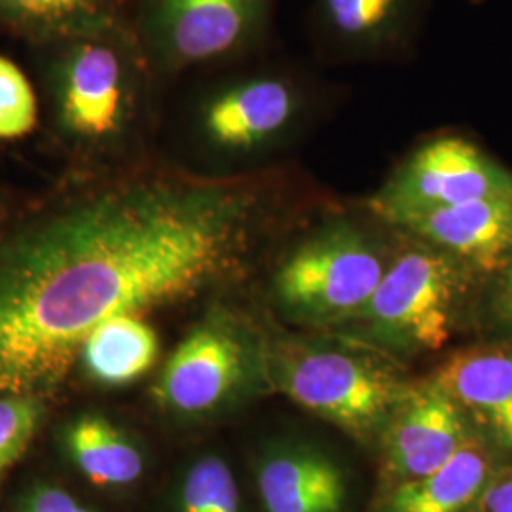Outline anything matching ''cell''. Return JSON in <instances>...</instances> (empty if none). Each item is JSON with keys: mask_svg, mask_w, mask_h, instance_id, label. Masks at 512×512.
I'll use <instances>...</instances> for the list:
<instances>
[{"mask_svg": "<svg viewBox=\"0 0 512 512\" xmlns=\"http://www.w3.org/2000/svg\"><path fill=\"white\" fill-rule=\"evenodd\" d=\"M512 173L459 135L435 137L416 148L370 198L387 226L431 211L494 196H511Z\"/></svg>", "mask_w": 512, "mask_h": 512, "instance_id": "5b68a950", "label": "cell"}, {"mask_svg": "<svg viewBox=\"0 0 512 512\" xmlns=\"http://www.w3.org/2000/svg\"><path fill=\"white\" fill-rule=\"evenodd\" d=\"M473 317L492 334L488 340H512V264L484 281Z\"/></svg>", "mask_w": 512, "mask_h": 512, "instance_id": "7402d4cb", "label": "cell"}, {"mask_svg": "<svg viewBox=\"0 0 512 512\" xmlns=\"http://www.w3.org/2000/svg\"><path fill=\"white\" fill-rule=\"evenodd\" d=\"M59 120L84 139L116 133L128 109V82L122 57L101 42L78 44L65 59L57 82Z\"/></svg>", "mask_w": 512, "mask_h": 512, "instance_id": "9c48e42d", "label": "cell"}, {"mask_svg": "<svg viewBox=\"0 0 512 512\" xmlns=\"http://www.w3.org/2000/svg\"><path fill=\"white\" fill-rule=\"evenodd\" d=\"M475 435L465 412L431 374L412 380L378 439L387 488L437 471Z\"/></svg>", "mask_w": 512, "mask_h": 512, "instance_id": "8992f818", "label": "cell"}, {"mask_svg": "<svg viewBox=\"0 0 512 512\" xmlns=\"http://www.w3.org/2000/svg\"><path fill=\"white\" fill-rule=\"evenodd\" d=\"M488 279L512 264V194L461 203L393 226Z\"/></svg>", "mask_w": 512, "mask_h": 512, "instance_id": "ba28073f", "label": "cell"}, {"mask_svg": "<svg viewBox=\"0 0 512 512\" xmlns=\"http://www.w3.org/2000/svg\"><path fill=\"white\" fill-rule=\"evenodd\" d=\"M107 0H0V19L29 33L69 29Z\"/></svg>", "mask_w": 512, "mask_h": 512, "instance_id": "ffe728a7", "label": "cell"}, {"mask_svg": "<svg viewBox=\"0 0 512 512\" xmlns=\"http://www.w3.org/2000/svg\"><path fill=\"white\" fill-rule=\"evenodd\" d=\"M6 512H93L61 486L35 480L14 495Z\"/></svg>", "mask_w": 512, "mask_h": 512, "instance_id": "603a6c76", "label": "cell"}, {"mask_svg": "<svg viewBox=\"0 0 512 512\" xmlns=\"http://www.w3.org/2000/svg\"><path fill=\"white\" fill-rule=\"evenodd\" d=\"M44 399L0 397V484L37 439Z\"/></svg>", "mask_w": 512, "mask_h": 512, "instance_id": "d6986e66", "label": "cell"}, {"mask_svg": "<svg viewBox=\"0 0 512 512\" xmlns=\"http://www.w3.org/2000/svg\"><path fill=\"white\" fill-rule=\"evenodd\" d=\"M403 247L365 306L344 325L349 338L404 365L448 346L475 315L484 277L439 249L399 232Z\"/></svg>", "mask_w": 512, "mask_h": 512, "instance_id": "7a4b0ae2", "label": "cell"}, {"mask_svg": "<svg viewBox=\"0 0 512 512\" xmlns=\"http://www.w3.org/2000/svg\"><path fill=\"white\" fill-rule=\"evenodd\" d=\"M258 198L234 183L124 184L0 243V397L44 399L93 330L179 304L236 270Z\"/></svg>", "mask_w": 512, "mask_h": 512, "instance_id": "6da1fadb", "label": "cell"}, {"mask_svg": "<svg viewBox=\"0 0 512 512\" xmlns=\"http://www.w3.org/2000/svg\"><path fill=\"white\" fill-rule=\"evenodd\" d=\"M160 353L154 329L139 315H118L93 330L80 359L101 384H129L156 363Z\"/></svg>", "mask_w": 512, "mask_h": 512, "instance_id": "9a60e30c", "label": "cell"}, {"mask_svg": "<svg viewBox=\"0 0 512 512\" xmlns=\"http://www.w3.org/2000/svg\"><path fill=\"white\" fill-rule=\"evenodd\" d=\"M389 260L391 255L353 224H330L283 260L275 294L300 319L342 323L368 302Z\"/></svg>", "mask_w": 512, "mask_h": 512, "instance_id": "277c9868", "label": "cell"}, {"mask_svg": "<svg viewBox=\"0 0 512 512\" xmlns=\"http://www.w3.org/2000/svg\"><path fill=\"white\" fill-rule=\"evenodd\" d=\"M300 109L291 82L264 76L217 95L205 109L203 126L220 147L253 148L281 135Z\"/></svg>", "mask_w": 512, "mask_h": 512, "instance_id": "7c38bea8", "label": "cell"}, {"mask_svg": "<svg viewBox=\"0 0 512 512\" xmlns=\"http://www.w3.org/2000/svg\"><path fill=\"white\" fill-rule=\"evenodd\" d=\"M260 12L262 0H160L158 27L171 57L192 65L234 50Z\"/></svg>", "mask_w": 512, "mask_h": 512, "instance_id": "8fae6325", "label": "cell"}, {"mask_svg": "<svg viewBox=\"0 0 512 512\" xmlns=\"http://www.w3.org/2000/svg\"><path fill=\"white\" fill-rule=\"evenodd\" d=\"M67 448L78 471L97 486H129L143 475L141 452L103 418L76 421Z\"/></svg>", "mask_w": 512, "mask_h": 512, "instance_id": "2e32d148", "label": "cell"}, {"mask_svg": "<svg viewBox=\"0 0 512 512\" xmlns=\"http://www.w3.org/2000/svg\"><path fill=\"white\" fill-rule=\"evenodd\" d=\"M243 372V349L213 327L192 332L169 357L158 385L160 401L179 412H203L222 401Z\"/></svg>", "mask_w": 512, "mask_h": 512, "instance_id": "30bf717a", "label": "cell"}, {"mask_svg": "<svg viewBox=\"0 0 512 512\" xmlns=\"http://www.w3.org/2000/svg\"><path fill=\"white\" fill-rule=\"evenodd\" d=\"M431 376L497 456H512V340L494 338L459 349Z\"/></svg>", "mask_w": 512, "mask_h": 512, "instance_id": "52a82bcc", "label": "cell"}, {"mask_svg": "<svg viewBox=\"0 0 512 512\" xmlns=\"http://www.w3.org/2000/svg\"><path fill=\"white\" fill-rule=\"evenodd\" d=\"M279 384L294 403L351 437L378 440L412 380L382 353L294 346L279 366Z\"/></svg>", "mask_w": 512, "mask_h": 512, "instance_id": "3957f363", "label": "cell"}, {"mask_svg": "<svg viewBox=\"0 0 512 512\" xmlns=\"http://www.w3.org/2000/svg\"><path fill=\"white\" fill-rule=\"evenodd\" d=\"M181 512H239V492L230 467L215 456L192 465L184 478Z\"/></svg>", "mask_w": 512, "mask_h": 512, "instance_id": "ac0fdd59", "label": "cell"}, {"mask_svg": "<svg viewBox=\"0 0 512 512\" xmlns=\"http://www.w3.org/2000/svg\"><path fill=\"white\" fill-rule=\"evenodd\" d=\"M467 512H512V463L495 467Z\"/></svg>", "mask_w": 512, "mask_h": 512, "instance_id": "cb8c5ba5", "label": "cell"}, {"mask_svg": "<svg viewBox=\"0 0 512 512\" xmlns=\"http://www.w3.org/2000/svg\"><path fill=\"white\" fill-rule=\"evenodd\" d=\"M38 122V103L29 78L0 55V141L29 135Z\"/></svg>", "mask_w": 512, "mask_h": 512, "instance_id": "44dd1931", "label": "cell"}, {"mask_svg": "<svg viewBox=\"0 0 512 512\" xmlns=\"http://www.w3.org/2000/svg\"><path fill=\"white\" fill-rule=\"evenodd\" d=\"M330 31L355 48H389L406 37L418 0H319Z\"/></svg>", "mask_w": 512, "mask_h": 512, "instance_id": "e0dca14e", "label": "cell"}, {"mask_svg": "<svg viewBox=\"0 0 512 512\" xmlns=\"http://www.w3.org/2000/svg\"><path fill=\"white\" fill-rule=\"evenodd\" d=\"M497 465V452L475 435L437 471L385 488L376 512H467Z\"/></svg>", "mask_w": 512, "mask_h": 512, "instance_id": "5bb4252c", "label": "cell"}, {"mask_svg": "<svg viewBox=\"0 0 512 512\" xmlns=\"http://www.w3.org/2000/svg\"><path fill=\"white\" fill-rule=\"evenodd\" d=\"M258 494L266 512H342L348 484L327 456L310 448H287L260 465Z\"/></svg>", "mask_w": 512, "mask_h": 512, "instance_id": "4fadbf2b", "label": "cell"}]
</instances>
